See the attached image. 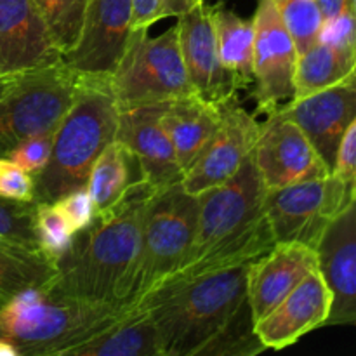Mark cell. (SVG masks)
Instances as JSON below:
<instances>
[{
	"mask_svg": "<svg viewBox=\"0 0 356 356\" xmlns=\"http://www.w3.org/2000/svg\"><path fill=\"white\" fill-rule=\"evenodd\" d=\"M52 139H54V132L33 136V138H28L19 143L6 156L35 177L47 165L52 149Z\"/></svg>",
	"mask_w": 356,
	"mask_h": 356,
	"instance_id": "cell-32",
	"label": "cell"
},
{
	"mask_svg": "<svg viewBox=\"0 0 356 356\" xmlns=\"http://www.w3.org/2000/svg\"><path fill=\"white\" fill-rule=\"evenodd\" d=\"M353 7H355V14H356V0H353Z\"/></svg>",
	"mask_w": 356,
	"mask_h": 356,
	"instance_id": "cell-41",
	"label": "cell"
},
{
	"mask_svg": "<svg viewBox=\"0 0 356 356\" xmlns=\"http://www.w3.org/2000/svg\"><path fill=\"white\" fill-rule=\"evenodd\" d=\"M110 83L118 111L193 94L181 56L177 24L156 37H148V30H132Z\"/></svg>",
	"mask_w": 356,
	"mask_h": 356,
	"instance_id": "cell-6",
	"label": "cell"
},
{
	"mask_svg": "<svg viewBox=\"0 0 356 356\" xmlns=\"http://www.w3.org/2000/svg\"><path fill=\"white\" fill-rule=\"evenodd\" d=\"M54 277V261L40 250L0 242V306L21 292L45 287Z\"/></svg>",
	"mask_w": 356,
	"mask_h": 356,
	"instance_id": "cell-26",
	"label": "cell"
},
{
	"mask_svg": "<svg viewBox=\"0 0 356 356\" xmlns=\"http://www.w3.org/2000/svg\"><path fill=\"white\" fill-rule=\"evenodd\" d=\"M350 200V186L336 174H329L268 190L264 209L275 242H298L316 250L325 229Z\"/></svg>",
	"mask_w": 356,
	"mask_h": 356,
	"instance_id": "cell-9",
	"label": "cell"
},
{
	"mask_svg": "<svg viewBox=\"0 0 356 356\" xmlns=\"http://www.w3.org/2000/svg\"><path fill=\"white\" fill-rule=\"evenodd\" d=\"M143 183L148 181L138 156L127 145L113 139L94 162L86 188L96 214H101L115 207L129 191Z\"/></svg>",
	"mask_w": 356,
	"mask_h": 356,
	"instance_id": "cell-23",
	"label": "cell"
},
{
	"mask_svg": "<svg viewBox=\"0 0 356 356\" xmlns=\"http://www.w3.org/2000/svg\"><path fill=\"white\" fill-rule=\"evenodd\" d=\"M76 75L63 59L23 73L0 99V156L24 139L56 132L75 97Z\"/></svg>",
	"mask_w": 356,
	"mask_h": 356,
	"instance_id": "cell-8",
	"label": "cell"
},
{
	"mask_svg": "<svg viewBox=\"0 0 356 356\" xmlns=\"http://www.w3.org/2000/svg\"><path fill=\"white\" fill-rule=\"evenodd\" d=\"M212 23L222 66L232 73L238 89H247L254 83V21L214 6Z\"/></svg>",
	"mask_w": 356,
	"mask_h": 356,
	"instance_id": "cell-24",
	"label": "cell"
},
{
	"mask_svg": "<svg viewBox=\"0 0 356 356\" xmlns=\"http://www.w3.org/2000/svg\"><path fill=\"white\" fill-rule=\"evenodd\" d=\"M315 2L318 6L320 13H322L323 21H325L343 13L346 7H350L353 3V0H315Z\"/></svg>",
	"mask_w": 356,
	"mask_h": 356,
	"instance_id": "cell-38",
	"label": "cell"
},
{
	"mask_svg": "<svg viewBox=\"0 0 356 356\" xmlns=\"http://www.w3.org/2000/svg\"><path fill=\"white\" fill-rule=\"evenodd\" d=\"M54 204L61 211V214L65 216L66 221H68L73 235L80 232V229L87 228L92 222L94 216H96V209H94L92 198H90L87 188H79V190L70 191V193L58 198Z\"/></svg>",
	"mask_w": 356,
	"mask_h": 356,
	"instance_id": "cell-34",
	"label": "cell"
},
{
	"mask_svg": "<svg viewBox=\"0 0 356 356\" xmlns=\"http://www.w3.org/2000/svg\"><path fill=\"white\" fill-rule=\"evenodd\" d=\"M159 190L143 183L110 211L94 216L73 235L56 261L49 294L99 305H131L141 252L143 222L149 198Z\"/></svg>",
	"mask_w": 356,
	"mask_h": 356,
	"instance_id": "cell-2",
	"label": "cell"
},
{
	"mask_svg": "<svg viewBox=\"0 0 356 356\" xmlns=\"http://www.w3.org/2000/svg\"><path fill=\"white\" fill-rule=\"evenodd\" d=\"M316 256L320 273L332 292L325 325H356V197L325 229Z\"/></svg>",
	"mask_w": 356,
	"mask_h": 356,
	"instance_id": "cell-17",
	"label": "cell"
},
{
	"mask_svg": "<svg viewBox=\"0 0 356 356\" xmlns=\"http://www.w3.org/2000/svg\"><path fill=\"white\" fill-rule=\"evenodd\" d=\"M318 40L356 58V14L353 3L337 16L323 21Z\"/></svg>",
	"mask_w": 356,
	"mask_h": 356,
	"instance_id": "cell-31",
	"label": "cell"
},
{
	"mask_svg": "<svg viewBox=\"0 0 356 356\" xmlns=\"http://www.w3.org/2000/svg\"><path fill=\"white\" fill-rule=\"evenodd\" d=\"M16 79L17 76H0V99L9 92V89L14 86Z\"/></svg>",
	"mask_w": 356,
	"mask_h": 356,
	"instance_id": "cell-39",
	"label": "cell"
},
{
	"mask_svg": "<svg viewBox=\"0 0 356 356\" xmlns=\"http://www.w3.org/2000/svg\"><path fill=\"white\" fill-rule=\"evenodd\" d=\"M165 103L146 104L118 111L115 139L127 145L141 162L146 181L155 190H163L183 181L172 141L162 125Z\"/></svg>",
	"mask_w": 356,
	"mask_h": 356,
	"instance_id": "cell-19",
	"label": "cell"
},
{
	"mask_svg": "<svg viewBox=\"0 0 356 356\" xmlns=\"http://www.w3.org/2000/svg\"><path fill=\"white\" fill-rule=\"evenodd\" d=\"M131 33L132 0H89L79 40L63 54V63L76 75L110 79Z\"/></svg>",
	"mask_w": 356,
	"mask_h": 356,
	"instance_id": "cell-12",
	"label": "cell"
},
{
	"mask_svg": "<svg viewBox=\"0 0 356 356\" xmlns=\"http://www.w3.org/2000/svg\"><path fill=\"white\" fill-rule=\"evenodd\" d=\"M197 0H160V19L165 17H179L193 7Z\"/></svg>",
	"mask_w": 356,
	"mask_h": 356,
	"instance_id": "cell-37",
	"label": "cell"
},
{
	"mask_svg": "<svg viewBox=\"0 0 356 356\" xmlns=\"http://www.w3.org/2000/svg\"><path fill=\"white\" fill-rule=\"evenodd\" d=\"M0 356H19V353L9 341L0 339Z\"/></svg>",
	"mask_w": 356,
	"mask_h": 356,
	"instance_id": "cell-40",
	"label": "cell"
},
{
	"mask_svg": "<svg viewBox=\"0 0 356 356\" xmlns=\"http://www.w3.org/2000/svg\"><path fill=\"white\" fill-rule=\"evenodd\" d=\"M316 268V250L298 242H277L252 261L247 275V298L254 323L284 301L289 292Z\"/></svg>",
	"mask_w": 356,
	"mask_h": 356,
	"instance_id": "cell-20",
	"label": "cell"
},
{
	"mask_svg": "<svg viewBox=\"0 0 356 356\" xmlns=\"http://www.w3.org/2000/svg\"><path fill=\"white\" fill-rule=\"evenodd\" d=\"M219 104L197 94L165 103L162 125L165 127L183 174L190 169L218 129Z\"/></svg>",
	"mask_w": 356,
	"mask_h": 356,
	"instance_id": "cell-21",
	"label": "cell"
},
{
	"mask_svg": "<svg viewBox=\"0 0 356 356\" xmlns=\"http://www.w3.org/2000/svg\"><path fill=\"white\" fill-rule=\"evenodd\" d=\"M117 125L110 79L76 75L75 97L56 129L47 165L33 177V202L54 204L63 195L86 188L94 162L115 139Z\"/></svg>",
	"mask_w": 356,
	"mask_h": 356,
	"instance_id": "cell-4",
	"label": "cell"
},
{
	"mask_svg": "<svg viewBox=\"0 0 356 356\" xmlns=\"http://www.w3.org/2000/svg\"><path fill=\"white\" fill-rule=\"evenodd\" d=\"M271 3L294 38L298 54L318 42L323 17L315 0H271Z\"/></svg>",
	"mask_w": 356,
	"mask_h": 356,
	"instance_id": "cell-28",
	"label": "cell"
},
{
	"mask_svg": "<svg viewBox=\"0 0 356 356\" xmlns=\"http://www.w3.org/2000/svg\"><path fill=\"white\" fill-rule=\"evenodd\" d=\"M330 308L332 292L316 268L289 292L284 301L257 320L254 330L266 350H284L325 325Z\"/></svg>",
	"mask_w": 356,
	"mask_h": 356,
	"instance_id": "cell-18",
	"label": "cell"
},
{
	"mask_svg": "<svg viewBox=\"0 0 356 356\" xmlns=\"http://www.w3.org/2000/svg\"><path fill=\"white\" fill-rule=\"evenodd\" d=\"M219 111L218 129L181 181L184 191L195 197L235 176L259 138L261 124L242 108L236 94L219 103Z\"/></svg>",
	"mask_w": 356,
	"mask_h": 356,
	"instance_id": "cell-11",
	"label": "cell"
},
{
	"mask_svg": "<svg viewBox=\"0 0 356 356\" xmlns=\"http://www.w3.org/2000/svg\"><path fill=\"white\" fill-rule=\"evenodd\" d=\"M66 356H162V350L152 316L134 302L113 323L72 348Z\"/></svg>",
	"mask_w": 356,
	"mask_h": 356,
	"instance_id": "cell-22",
	"label": "cell"
},
{
	"mask_svg": "<svg viewBox=\"0 0 356 356\" xmlns=\"http://www.w3.org/2000/svg\"><path fill=\"white\" fill-rule=\"evenodd\" d=\"M61 59L33 0H0V76H19Z\"/></svg>",
	"mask_w": 356,
	"mask_h": 356,
	"instance_id": "cell-16",
	"label": "cell"
},
{
	"mask_svg": "<svg viewBox=\"0 0 356 356\" xmlns=\"http://www.w3.org/2000/svg\"><path fill=\"white\" fill-rule=\"evenodd\" d=\"M356 72V58L323 42H315L298 56L294 72V99L343 82Z\"/></svg>",
	"mask_w": 356,
	"mask_h": 356,
	"instance_id": "cell-25",
	"label": "cell"
},
{
	"mask_svg": "<svg viewBox=\"0 0 356 356\" xmlns=\"http://www.w3.org/2000/svg\"><path fill=\"white\" fill-rule=\"evenodd\" d=\"M177 30L181 56L193 92L216 104L235 96L238 86L219 59L212 6L197 0L191 9L177 17Z\"/></svg>",
	"mask_w": 356,
	"mask_h": 356,
	"instance_id": "cell-15",
	"label": "cell"
},
{
	"mask_svg": "<svg viewBox=\"0 0 356 356\" xmlns=\"http://www.w3.org/2000/svg\"><path fill=\"white\" fill-rule=\"evenodd\" d=\"M33 228L37 245L44 256L56 261L68 250L73 232L56 204L35 202Z\"/></svg>",
	"mask_w": 356,
	"mask_h": 356,
	"instance_id": "cell-29",
	"label": "cell"
},
{
	"mask_svg": "<svg viewBox=\"0 0 356 356\" xmlns=\"http://www.w3.org/2000/svg\"><path fill=\"white\" fill-rule=\"evenodd\" d=\"M332 174L350 186L351 197H356V118L341 139Z\"/></svg>",
	"mask_w": 356,
	"mask_h": 356,
	"instance_id": "cell-35",
	"label": "cell"
},
{
	"mask_svg": "<svg viewBox=\"0 0 356 356\" xmlns=\"http://www.w3.org/2000/svg\"><path fill=\"white\" fill-rule=\"evenodd\" d=\"M254 21V96L257 113L271 115L294 99L298 47L271 0H259Z\"/></svg>",
	"mask_w": 356,
	"mask_h": 356,
	"instance_id": "cell-10",
	"label": "cell"
},
{
	"mask_svg": "<svg viewBox=\"0 0 356 356\" xmlns=\"http://www.w3.org/2000/svg\"><path fill=\"white\" fill-rule=\"evenodd\" d=\"M0 197L16 202L35 200V179L31 174L0 156Z\"/></svg>",
	"mask_w": 356,
	"mask_h": 356,
	"instance_id": "cell-33",
	"label": "cell"
},
{
	"mask_svg": "<svg viewBox=\"0 0 356 356\" xmlns=\"http://www.w3.org/2000/svg\"><path fill=\"white\" fill-rule=\"evenodd\" d=\"M35 202H16L0 197V242L40 250L33 228Z\"/></svg>",
	"mask_w": 356,
	"mask_h": 356,
	"instance_id": "cell-30",
	"label": "cell"
},
{
	"mask_svg": "<svg viewBox=\"0 0 356 356\" xmlns=\"http://www.w3.org/2000/svg\"><path fill=\"white\" fill-rule=\"evenodd\" d=\"M249 266L174 275L136 302L155 323L162 356H252L266 350L247 298Z\"/></svg>",
	"mask_w": 356,
	"mask_h": 356,
	"instance_id": "cell-1",
	"label": "cell"
},
{
	"mask_svg": "<svg viewBox=\"0 0 356 356\" xmlns=\"http://www.w3.org/2000/svg\"><path fill=\"white\" fill-rule=\"evenodd\" d=\"M278 113L294 122L312 141L330 172L344 132L356 118V72L318 92L296 97Z\"/></svg>",
	"mask_w": 356,
	"mask_h": 356,
	"instance_id": "cell-14",
	"label": "cell"
},
{
	"mask_svg": "<svg viewBox=\"0 0 356 356\" xmlns=\"http://www.w3.org/2000/svg\"><path fill=\"white\" fill-rule=\"evenodd\" d=\"M129 305H99L30 289L0 306V339L19 356H66L113 323Z\"/></svg>",
	"mask_w": 356,
	"mask_h": 356,
	"instance_id": "cell-5",
	"label": "cell"
},
{
	"mask_svg": "<svg viewBox=\"0 0 356 356\" xmlns=\"http://www.w3.org/2000/svg\"><path fill=\"white\" fill-rule=\"evenodd\" d=\"M56 47L68 52L79 40L89 0H33Z\"/></svg>",
	"mask_w": 356,
	"mask_h": 356,
	"instance_id": "cell-27",
	"label": "cell"
},
{
	"mask_svg": "<svg viewBox=\"0 0 356 356\" xmlns=\"http://www.w3.org/2000/svg\"><path fill=\"white\" fill-rule=\"evenodd\" d=\"M252 153L266 190L320 179L332 174L308 136L278 111L268 115V120L261 124L259 138Z\"/></svg>",
	"mask_w": 356,
	"mask_h": 356,
	"instance_id": "cell-13",
	"label": "cell"
},
{
	"mask_svg": "<svg viewBox=\"0 0 356 356\" xmlns=\"http://www.w3.org/2000/svg\"><path fill=\"white\" fill-rule=\"evenodd\" d=\"M160 21V0H132V30H149Z\"/></svg>",
	"mask_w": 356,
	"mask_h": 356,
	"instance_id": "cell-36",
	"label": "cell"
},
{
	"mask_svg": "<svg viewBox=\"0 0 356 356\" xmlns=\"http://www.w3.org/2000/svg\"><path fill=\"white\" fill-rule=\"evenodd\" d=\"M266 193L250 153L235 176L198 195L193 243L174 275H197L252 263L268 252L277 242L264 209Z\"/></svg>",
	"mask_w": 356,
	"mask_h": 356,
	"instance_id": "cell-3",
	"label": "cell"
},
{
	"mask_svg": "<svg viewBox=\"0 0 356 356\" xmlns=\"http://www.w3.org/2000/svg\"><path fill=\"white\" fill-rule=\"evenodd\" d=\"M198 221V197L181 183L153 193L143 222L141 252L132 302L172 277L184 264L193 243Z\"/></svg>",
	"mask_w": 356,
	"mask_h": 356,
	"instance_id": "cell-7",
	"label": "cell"
}]
</instances>
